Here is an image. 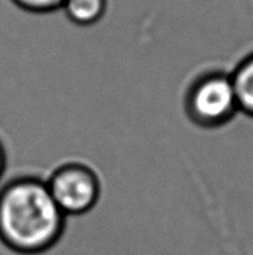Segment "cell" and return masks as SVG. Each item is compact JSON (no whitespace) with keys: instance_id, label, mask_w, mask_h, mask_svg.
Returning <instances> with one entry per match:
<instances>
[{"instance_id":"6da1fadb","label":"cell","mask_w":253,"mask_h":255,"mask_svg":"<svg viewBox=\"0 0 253 255\" xmlns=\"http://www.w3.org/2000/svg\"><path fill=\"white\" fill-rule=\"evenodd\" d=\"M0 187V240L23 254L51 249L62 235L66 216L47 182L16 177Z\"/></svg>"},{"instance_id":"7a4b0ae2","label":"cell","mask_w":253,"mask_h":255,"mask_svg":"<svg viewBox=\"0 0 253 255\" xmlns=\"http://www.w3.org/2000/svg\"><path fill=\"white\" fill-rule=\"evenodd\" d=\"M186 116L202 128L228 125L240 112L232 75L222 70H208L193 75L184 96Z\"/></svg>"},{"instance_id":"3957f363","label":"cell","mask_w":253,"mask_h":255,"mask_svg":"<svg viewBox=\"0 0 253 255\" xmlns=\"http://www.w3.org/2000/svg\"><path fill=\"white\" fill-rule=\"evenodd\" d=\"M52 197L64 216L87 213L99 198V182L91 168L68 162L56 168L47 180Z\"/></svg>"},{"instance_id":"277c9868","label":"cell","mask_w":253,"mask_h":255,"mask_svg":"<svg viewBox=\"0 0 253 255\" xmlns=\"http://www.w3.org/2000/svg\"><path fill=\"white\" fill-rule=\"evenodd\" d=\"M109 0H64L62 11L78 27H91L106 15Z\"/></svg>"},{"instance_id":"5b68a950","label":"cell","mask_w":253,"mask_h":255,"mask_svg":"<svg viewBox=\"0 0 253 255\" xmlns=\"http://www.w3.org/2000/svg\"><path fill=\"white\" fill-rule=\"evenodd\" d=\"M230 75L237 94L240 112L253 118V52L241 59L230 71Z\"/></svg>"},{"instance_id":"8992f818","label":"cell","mask_w":253,"mask_h":255,"mask_svg":"<svg viewBox=\"0 0 253 255\" xmlns=\"http://www.w3.org/2000/svg\"><path fill=\"white\" fill-rule=\"evenodd\" d=\"M22 11L30 14H49L62 10L64 0H10Z\"/></svg>"},{"instance_id":"52a82bcc","label":"cell","mask_w":253,"mask_h":255,"mask_svg":"<svg viewBox=\"0 0 253 255\" xmlns=\"http://www.w3.org/2000/svg\"><path fill=\"white\" fill-rule=\"evenodd\" d=\"M4 172H5V154H4V149H3V146L0 143V182H1V179L4 176Z\"/></svg>"}]
</instances>
